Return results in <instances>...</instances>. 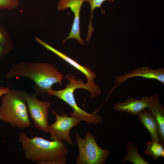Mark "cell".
Segmentation results:
<instances>
[{"label": "cell", "instance_id": "6da1fadb", "mask_svg": "<svg viewBox=\"0 0 164 164\" xmlns=\"http://www.w3.org/2000/svg\"><path fill=\"white\" fill-rule=\"evenodd\" d=\"M19 139L27 160L38 164H66L68 150L62 141H50L37 136L30 138L23 132Z\"/></svg>", "mask_w": 164, "mask_h": 164}, {"label": "cell", "instance_id": "7a4b0ae2", "mask_svg": "<svg viewBox=\"0 0 164 164\" xmlns=\"http://www.w3.org/2000/svg\"><path fill=\"white\" fill-rule=\"evenodd\" d=\"M18 76L28 77L34 82L36 95H43L52 90V86L55 83L63 84L62 80L65 79L54 66L34 62H21L12 65L6 77L9 79Z\"/></svg>", "mask_w": 164, "mask_h": 164}, {"label": "cell", "instance_id": "3957f363", "mask_svg": "<svg viewBox=\"0 0 164 164\" xmlns=\"http://www.w3.org/2000/svg\"><path fill=\"white\" fill-rule=\"evenodd\" d=\"M0 120L13 127L21 128H28L31 125L21 91L10 89L4 95L0 105Z\"/></svg>", "mask_w": 164, "mask_h": 164}, {"label": "cell", "instance_id": "277c9868", "mask_svg": "<svg viewBox=\"0 0 164 164\" xmlns=\"http://www.w3.org/2000/svg\"><path fill=\"white\" fill-rule=\"evenodd\" d=\"M64 77L65 79H67L69 81L66 87L60 90L52 89L47 93L48 94L60 98L70 106L73 110V112L70 113L71 116L89 123L94 124H102L103 120L101 115L90 114L80 108L78 106L73 94L75 90L83 88L89 91L91 94L90 97L94 98L97 95L96 91L87 83H85L81 79L77 80L72 74H68Z\"/></svg>", "mask_w": 164, "mask_h": 164}, {"label": "cell", "instance_id": "5b68a950", "mask_svg": "<svg viewBox=\"0 0 164 164\" xmlns=\"http://www.w3.org/2000/svg\"><path fill=\"white\" fill-rule=\"evenodd\" d=\"M76 136L79 151L76 164H103L106 162L109 155V150L100 147L96 137L90 131L87 132L84 138L77 133Z\"/></svg>", "mask_w": 164, "mask_h": 164}, {"label": "cell", "instance_id": "8992f818", "mask_svg": "<svg viewBox=\"0 0 164 164\" xmlns=\"http://www.w3.org/2000/svg\"><path fill=\"white\" fill-rule=\"evenodd\" d=\"M22 93L34 127L42 132L48 133L49 125L48 117L51 103L39 100L35 94H31L22 91Z\"/></svg>", "mask_w": 164, "mask_h": 164}, {"label": "cell", "instance_id": "52a82bcc", "mask_svg": "<svg viewBox=\"0 0 164 164\" xmlns=\"http://www.w3.org/2000/svg\"><path fill=\"white\" fill-rule=\"evenodd\" d=\"M55 115L56 121L49 125L48 132L50 135L51 140L64 141L73 146L75 145L70 136L71 129L79 124L82 121L80 119L71 116L69 117L61 111L62 115L57 114L54 110L52 111Z\"/></svg>", "mask_w": 164, "mask_h": 164}, {"label": "cell", "instance_id": "ba28073f", "mask_svg": "<svg viewBox=\"0 0 164 164\" xmlns=\"http://www.w3.org/2000/svg\"><path fill=\"white\" fill-rule=\"evenodd\" d=\"M85 0H60L57 7L58 11H63L67 8L70 9L74 14L73 22L70 32L66 39L62 41L64 44L68 39H74L79 44L86 45L80 36V13L81 7Z\"/></svg>", "mask_w": 164, "mask_h": 164}, {"label": "cell", "instance_id": "9c48e42d", "mask_svg": "<svg viewBox=\"0 0 164 164\" xmlns=\"http://www.w3.org/2000/svg\"><path fill=\"white\" fill-rule=\"evenodd\" d=\"M136 77H140L148 79L156 80L164 84V69L163 67L152 69L144 66L133 70L123 75L116 76L115 83L111 91L119 87L128 79Z\"/></svg>", "mask_w": 164, "mask_h": 164}, {"label": "cell", "instance_id": "30bf717a", "mask_svg": "<svg viewBox=\"0 0 164 164\" xmlns=\"http://www.w3.org/2000/svg\"><path fill=\"white\" fill-rule=\"evenodd\" d=\"M35 39L38 43L84 74L87 79V83L93 88L97 91L101 90L100 87L95 83L94 80L96 77L95 73L91 71L89 67L82 66L74 60L46 43L38 37H35Z\"/></svg>", "mask_w": 164, "mask_h": 164}, {"label": "cell", "instance_id": "8fae6325", "mask_svg": "<svg viewBox=\"0 0 164 164\" xmlns=\"http://www.w3.org/2000/svg\"><path fill=\"white\" fill-rule=\"evenodd\" d=\"M151 97L145 96L139 99L130 97L123 102L116 104L114 109L133 115H137L143 110L148 108Z\"/></svg>", "mask_w": 164, "mask_h": 164}, {"label": "cell", "instance_id": "7c38bea8", "mask_svg": "<svg viewBox=\"0 0 164 164\" xmlns=\"http://www.w3.org/2000/svg\"><path fill=\"white\" fill-rule=\"evenodd\" d=\"M148 108L156 119L158 124V132L160 143L164 142V108L159 98V94L156 93L151 96Z\"/></svg>", "mask_w": 164, "mask_h": 164}, {"label": "cell", "instance_id": "4fadbf2b", "mask_svg": "<svg viewBox=\"0 0 164 164\" xmlns=\"http://www.w3.org/2000/svg\"><path fill=\"white\" fill-rule=\"evenodd\" d=\"M141 122L149 132L152 139L159 142L158 136V124L155 117L150 111L145 109L138 114Z\"/></svg>", "mask_w": 164, "mask_h": 164}, {"label": "cell", "instance_id": "5bb4252c", "mask_svg": "<svg viewBox=\"0 0 164 164\" xmlns=\"http://www.w3.org/2000/svg\"><path fill=\"white\" fill-rule=\"evenodd\" d=\"M126 154L120 160L121 162H130L134 164H149L140 154L138 148L132 142H128L126 144Z\"/></svg>", "mask_w": 164, "mask_h": 164}, {"label": "cell", "instance_id": "9a60e30c", "mask_svg": "<svg viewBox=\"0 0 164 164\" xmlns=\"http://www.w3.org/2000/svg\"><path fill=\"white\" fill-rule=\"evenodd\" d=\"M146 149L145 153L152 157L154 161L164 157V144L157 141L151 139L145 142Z\"/></svg>", "mask_w": 164, "mask_h": 164}, {"label": "cell", "instance_id": "2e32d148", "mask_svg": "<svg viewBox=\"0 0 164 164\" xmlns=\"http://www.w3.org/2000/svg\"><path fill=\"white\" fill-rule=\"evenodd\" d=\"M115 0H85V2H88L91 6V15L90 20L88 26V32L87 36L85 39L86 41L89 42L90 39L91 38L93 31L94 29L92 24L93 18V12L94 10L96 8H100L101 10L102 13L105 14V12L102 9L101 6L103 3L105 1H108L111 2H112Z\"/></svg>", "mask_w": 164, "mask_h": 164}, {"label": "cell", "instance_id": "e0dca14e", "mask_svg": "<svg viewBox=\"0 0 164 164\" xmlns=\"http://www.w3.org/2000/svg\"><path fill=\"white\" fill-rule=\"evenodd\" d=\"M0 45L9 49L14 48L13 41L6 29L0 23Z\"/></svg>", "mask_w": 164, "mask_h": 164}, {"label": "cell", "instance_id": "ac0fdd59", "mask_svg": "<svg viewBox=\"0 0 164 164\" xmlns=\"http://www.w3.org/2000/svg\"><path fill=\"white\" fill-rule=\"evenodd\" d=\"M19 5V0H0V9L14 10Z\"/></svg>", "mask_w": 164, "mask_h": 164}, {"label": "cell", "instance_id": "d6986e66", "mask_svg": "<svg viewBox=\"0 0 164 164\" xmlns=\"http://www.w3.org/2000/svg\"><path fill=\"white\" fill-rule=\"evenodd\" d=\"M12 50L0 45V59L7 55Z\"/></svg>", "mask_w": 164, "mask_h": 164}, {"label": "cell", "instance_id": "ffe728a7", "mask_svg": "<svg viewBox=\"0 0 164 164\" xmlns=\"http://www.w3.org/2000/svg\"><path fill=\"white\" fill-rule=\"evenodd\" d=\"M9 87L1 86L0 87V97L6 93L9 90Z\"/></svg>", "mask_w": 164, "mask_h": 164}]
</instances>
